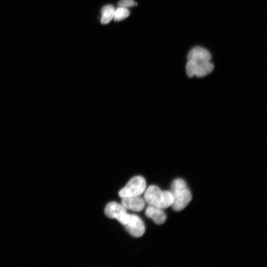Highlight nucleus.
Masks as SVG:
<instances>
[{"instance_id": "nucleus-1", "label": "nucleus", "mask_w": 267, "mask_h": 267, "mask_svg": "<svg viewBox=\"0 0 267 267\" xmlns=\"http://www.w3.org/2000/svg\"><path fill=\"white\" fill-rule=\"evenodd\" d=\"M171 193L174 197L172 205L173 209L180 211L185 209L191 200V191L187 187L186 182L181 179L174 180L171 185Z\"/></svg>"}, {"instance_id": "nucleus-2", "label": "nucleus", "mask_w": 267, "mask_h": 267, "mask_svg": "<svg viewBox=\"0 0 267 267\" xmlns=\"http://www.w3.org/2000/svg\"><path fill=\"white\" fill-rule=\"evenodd\" d=\"M144 200L150 205L164 209L172 206L174 197L171 191H162L157 186L152 185L146 191Z\"/></svg>"}, {"instance_id": "nucleus-3", "label": "nucleus", "mask_w": 267, "mask_h": 267, "mask_svg": "<svg viewBox=\"0 0 267 267\" xmlns=\"http://www.w3.org/2000/svg\"><path fill=\"white\" fill-rule=\"evenodd\" d=\"M146 182L142 176H136L132 178L126 186L119 192V196L122 198L140 196L145 191Z\"/></svg>"}, {"instance_id": "nucleus-4", "label": "nucleus", "mask_w": 267, "mask_h": 267, "mask_svg": "<svg viewBox=\"0 0 267 267\" xmlns=\"http://www.w3.org/2000/svg\"><path fill=\"white\" fill-rule=\"evenodd\" d=\"M105 213L108 217L117 219L124 226L130 218V214L127 213L126 209L122 204L115 202L108 203L105 208Z\"/></svg>"}, {"instance_id": "nucleus-5", "label": "nucleus", "mask_w": 267, "mask_h": 267, "mask_svg": "<svg viewBox=\"0 0 267 267\" xmlns=\"http://www.w3.org/2000/svg\"><path fill=\"white\" fill-rule=\"evenodd\" d=\"M214 66L210 62L197 63L188 61L186 65V72L188 76L203 77L211 74L214 70Z\"/></svg>"}, {"instance_id": "nucleus-6", "label": "nucleus", "mask_w": 267, "mask_h": 267, "mask_svg": "<svg viewBox=\"0 0 267 267\" xmlns=\"http://www.w3.org/2000/svg\"><path fill=\"white\" fill-rule=\"evenodd\" d=\"M124 226L127 231L135 237H141L145 232L144 223L137 215L130 214L129 220Z\"/></svg>"}, {"instance_id": "nucleus-7", "label": "nucleus", "mask_w": 267, "mask_h": 267, "mask_svg": "<svg viewBox=\"0 0 267 267\" xmlns=\"http://www.w3.org/2000/svg\"><path fill=\"white\" fill-rule=\"evenodd\" d=\"M212 56L209 52L207 50L198 46L192 48L188 56V61L197 63L210 62Z\"/></svg>"}, {"instance_id": "nucleus-8", "label": "nucleus", "mask_w": 267, "mask_h": 267, "mask_svg": "<svg viewBox=\"0 0 267 267\" xmlns=\"http://www.w3.org/2000/svg\"><path fill=\"white\" fill-rule=\"evenodd\" d=\"M121 203L126 209L140 212L144 209L146 202L143 198L136 196L123 198Z\"/></svg>"}, {"instance_id": "nucleus-9", "label": "nucleus", "mask_w": 267, "mask_h": 267, "mask_svg": "<svg viewBox=\"0 0 267 267\" xmlns=\"http://www.w3.org/2000/svg\"><path fill=\"white\" fill-rule=\"evenodd\" d=\"M145 214L158 225L164 224L167 218L163 209L153 205H149L147 207Z\"/></svg>"}, {"instance_id": "nucleus-10", "label": "nucleus", "mask_w": 267, "mask_h": 267, "mask_svg": "<svg viewBox=\"0 0 267 267\" xmlns=\"http://www.w3.org/2000/svg\"><path fill=\"white\" fill-rule=\"evenodd\" d=\"M115 13L114 7L111 5L104 7L102 10L101 24L107 25L109 24L114 18Z\"/></svg>"}, {"instance_id": "nucleus-11", "label": "nucleus", "mask_w": 267, "mask_h": 267, "mask_svg": "<svg viewBox=\"0 0 267 267\" xmlns=\"http://www.w3.org/2000/svg\"><path fill=\"white\" fill-rule=\"evenodd\" d=\"M130 14V12L127 8L120 7L115 10L114 19L115 22H120L128 18Z\"/></svg>"}, {"instance_id": "nucleus-12", "label": "nucleus", "mask_w": 267, "mask_h": 267, "mask_svg": "<svg viewBox=\"0 0 267 267\" xmlns=\"http://www.w3.org/2000/svg\"><path fill=\"white\" fill-rule=\"evenodd\" d=\"M119 7L124 8L133 7L137 5L134 0H121L118 4Z\"/></svg>"}]
</instances>
